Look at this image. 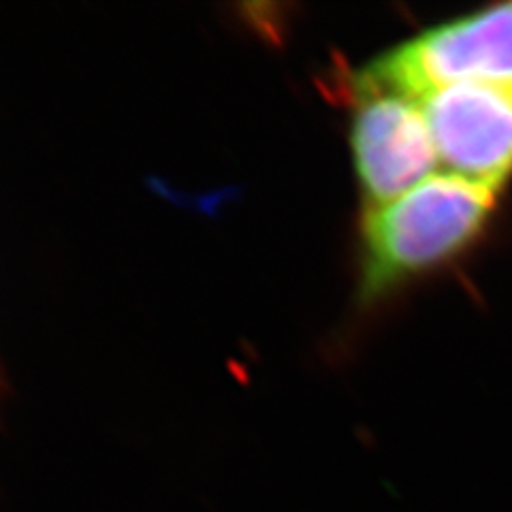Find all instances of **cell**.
I'll return each instance as SVG.
<instances>
[{
  "instance_id": "cell-1",
  "label": "cell",
  "mask_w": 512,
  "mask_h": 512,
  "mask_svg": "<svg viewBox=\"0 0 512 512\" xmlns=\"http://www.w3.org/2000/svg\"><path fill=\"white\" fill-rule=\"evenodd\" d=\"M495 190L457 175H431L391 203L365 210L361 297L376 301L468 252L489 227Z\"/></svg>"
},
{
  "instance_id": "cell-2",
  "label": "cell",
  "mask_w": 512,
  "mask_h": 512,
  "mask_svg": "<svg viewBox=\"0 0 512 512\" xmlns=\"http://www.w3.org/2000/svg\"><path fill=\"white\" fill-rule=\"evenodd\" d=\"M365 73L416 101L453 84L512 86V3L429 28L376 58Z\"/></svg>"
},
{
  "instance_id": "cell-3",
  "label": "cell",
  "mask_w": 512,
  "mask_h": 512,
  "mask_svg": "<svg viewBox=\"0 0 512 512\" xmlns=\"http://www.w3.org/2000/svg\"><path fill=\"white\" fill-rule=\"evenodd\" d=\"M352 156L367 210L419 186L438 165L421 103L367 75L355 82Z\"/></svg>"
},
{
  "instance_id": "cell-4",
  "label": "cell",
  "mask_w": 512,
  "mask_h": 512,
  "mask_svg": "<svg viewBox=\"0 0 512 512\" xmlns=\"http://www.w3.org/2000/svg\"><path fill=\"white\" fill-rule=\"evenodd\" d=\"M438 163L500 190L512 175V86L453 84L419 99Z\"/></svg>"
}]
</instances>
